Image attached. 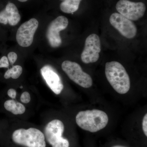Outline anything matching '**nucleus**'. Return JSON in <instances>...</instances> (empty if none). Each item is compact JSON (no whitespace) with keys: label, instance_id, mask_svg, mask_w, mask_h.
Masks as SVG:
<instances>
[{"label":"nucleus","instance_id":"obj_1","mask_svg":"<svg viewBox=\"0 0 147 147\" xmlns=\"http://www.w3.org/2000/svg\"><path fill=\"white\" fill-rule=\"evenodd\" d=\"M105 74L108 82L117 92L123 94L129 91L130 79L121 64L115 61L107 62L105 64Z\"/></svg>","mask_w":147,"mask_h":147},{"label":"nucleus","instance_id":"obj_2","mask_svg":"<svg viewBox=\"0 0 147 147\" xmlns=\"http://www.w3.org/2000/svg\"><path fill=\"white\" fill-rule=\"evenodd\" d=\"M108 121L107 114L104 111L96 109L80 111L76 117L78 126L91 132H97L105 128Z\"/></svg>","mask_w":147,"mask_h":147},{"label":"nucleus","instance_id":"obj_3","mask_svg":"<svg viewBox=\"0 0 147 147\" xmlns=\"http://www.w3.org/2000/svg\"><path fill=\"white\" fill-rule=\"evenodd\" d=\"M12 139L14 143L26 147H46L44 134L37 129H19L13 131Z\"/></svg>","mask_w":147,"mask_h":147},{"label":"nucleus","instance_id":"obj_4","mask_svg":"<svg viewBox=\"0 0 147 147\" xmlns=\"http://www.w3.org/2000/svg\"><path fill=\"white\" fill-rule=\"evenodd\" d=\"M64 125L61 121L55 119L51 121L44 129V136L52 147H69L67 139L62 137Z\"/></svg>","mask_w":147,"mask_h":147},{"label":"nucleus","instance_id":"obj_5","mask_svg":"<svg viewBox=\"0 0 147 147\" xmlns=\"http://www.w3.org/2000/svg\"><path fill=\"white\" fill-rule=\"evenodd\" d=\"M61 67L69 78L80 86L88 88L92 85L91 77L83 71L79 64L70 61H65L62 63Z\"/></svg>","mask_w":147,"mask_h":147},{"label":"nucleus","instance_id":"obj_6","mask_svg":"<svg viewBox=\"0 0 147 147\" xmlns=\"http://www.w3.org/2000/svg\"><path fill=\"white\" fill-rule=\"evenodd\" d=\"M116 8L119 13L131 21H137L142 18L146 11L144 3L129 0H120L116 4Z\"/></svg>","mask_w":147,"mask_h":147},{"label":"nucleus","instance_id":"obj_7","mask_svg":"<svg viewBox=\"0 0 147 147\" xmlns=\"http://www.w3.org/2000/svg\"><path fill=\"white\" fill-rule=\"evenodd\" d=\"M101 51L100 38L97 34L90 35L85 41V46L81 54V59L84 63H93L98 60Z\"/></svg>","mask_w":147,"mask_h":147},{"label":"nucleus","instance_id":"obj_8","mask_svg":"<svg viewBox=\"0 0 147 147\" xmlns=\"http://www.w3.org/2000/svg\"><path fill=\"white\" fill-rule=\"evenodd\" d=\"M68 23V19L66 17L60 16L49 24L46 32V37L51 47L56 48L61 45L60 32L67 28Z\"/></svg>","mask_w":147,"mask_h":147},{"label":"nucleus","instance_id":"obj_9","mask_svg":"<svg viewBox=\"0 0 147 147\" xmlns=\"http://www.w3.org/2000/svg\"><path fill=\"white\" fill-rule=\"evenodd\" d=\"M38 26V21L34 18L23 23L18 28L16 34V41L18 45L24 47L30 46Z\"/></svg>","mask_w":147,"mask_h":147},{"label":"nucleus","instance_id":"obj_10","mask_svg":"<svg viewBox=\"0 0 147 147\" xmlns=\"http://www.w3.org/2000/svg\"><path fill=\"white\" fill-rule=\"evenodd\" d=\"M109 21L111 25L126 38H132L136 36L137 28L135 24L120 13H113Z\"/></svg>","mask_w":147,"mask_h":147},{"label":"nucleus","instance_id":"obj_11","mask_svg":"<svg viewBox=\"0 0 147 147\" xmlns=\"http://www.w3.org/2000/svg\"><path fill=\"white\" fill-rule=\"evenodd\" d=\"M40 73L47 86L56 94H59L64 86L60 76L53 67L44 66L40 69Z\"/></svg>","mask_w":147,"mask_h":147},{"label":"nucleus","instance_id":"obj_12","mask_svg":"<svg viewBox=\"0 0 147 147\" xmlns=\"http://www.w3.org/2000/svg\"><path fill=\"white\" fill-rule=\"evenodd\" d=\"M21 18L18 8L12 3H8L5 8L0 11V24L15 26L19 23Z\"/></svg>","mask_w":147,"mask_h":147},{"label":"nucleus","instance_id":"obj_13","mask_svg":"<svg viewBox=\"0 0 147 147\" xmlns=\"http://www.w3.org/2000/svg\"><path fill=\"white\" fill-rule=\"evenodd\" d=\"M62 2L60 8L62 11L66 13H73L78 10L81 0H60Z\"/></svg>","mask_w":147,"mask_h":147},{"label":"nucleus","instance_id":"obj_14","mask_svg":"<svg viewBox=\"0 0 147 147\" xmlns=\"http://www.w3.org/2000/svg\"><path fill=\"white\" fill-rule=\"evenodd\" d=\"M23 72V68L20 65L13 66L11 68H9L6 71L4 77L5 79H9L11 77L13 79H17L20 77Z\"/></svg>","mask_w":147,"mask_h":147},{"label":"nucleus","instance_id":"obj_15","mask_svg":"<svg viewBox=\"0 0 147 147\" xmlns=\"http://www.w3.org/2000/svg\"><path fill=\"white\" fill-rule=\"evenodd\" d=\"M4 106L7 111L13 114L17 107V102L13 100H7L5 102Z\"/></svg>","mask_w":147,"mask_h":147},{"label":"nucleus","instance_id":"obj_16","mask_svg":"<svg viewBox=\"0 0 147 147\" xmlns=\"http://www.w3.org/2000/svg\"><path fill=\"white\" fill-rule=\"evenodd\" d=\"M26 111V108L24 105L19 102H17V107L13 115H22Z\"/></svg>","mask_w":147,"mask_h":147},{"label":"nucleus","instance_id":"obj_17","mask_svg":"<svg viewBox=\"0 0 147 147\" xmlns=\"http://www.w3.org/2000/svg\"><path fill=\"white\" fill-rule=\"evenodd\" d=\"M30 95L28 92H24L21 94V100L24 103H28L30 101Z\"/></svg>","mask_w":147,"mask_h":147},{"label":"nucleus","instance_id":"obj_18","mask_svg":"<svg viewBox=\"0 0 147 147\" xmlns=\"http://www.w3.org/2000/svg\"><path fill=\"white\" fill-rule=\"evenodd\" d=\"M9 61L8 58L6 56H3L0 59V68L9 69Z\"/></svg>","mask_w":147,"mask_h":147},{"label":"nucleus","instance_id":"obj_19","mask_svg":"<svg viewBox=\"0 0 147 147\" xmlns=\"http://www.w3.org/2000/svg\"><path fill=\"white\" fill-rule=\"evenodd\" d=\"M18 58L17 54L14 52H10L7 55L9 61L11 65H13L16 61Z\"/></svg>","mask_w":147,"mask_h":147},{"label":"nucleus","instance_id":"obj_20","mask_svg":"<svg viewBox=\"0 0 147 147\" xmlns=\"http://www.w3.org/2000/svg\"><path fill=\"white\" fill-rule=\"evenodd\" d=\"M142 129L146 137L147 136V114L145 115L142 121Z\"/></svg>","mask_w":147,"mask_h":147},{"label":"nucleus","instance_id":"obj_21","mask_svg":"<svg viewBox=\"0 0 147 147\" xmlns=\"http://www.w3.org/2000/svg\"><path fill=\"white\" fill-rule=\"evenodd\" d=\"M7 95L9 97L12 99L16 98V90L13 88L9 89L7 91Z\"/></svg>","mask_w":147,"mask_h":147},{"label":"nucleus","instance_id":"obj_22","mask_svg":"<svg viewBox=\"0 0 147 147\" xmlns=\"http://www.w3.org/2000/svg\"><path fill=\"white\" fill-rule=\"evenodd\" d=\"M18 1L21 2H25L27 1L28 0H17Z\"/></svg>","mask_w":147,"mask_h":147},{"label":"nucleus","instance_id":"obj_23","mask_svg":"<svg viewBox=\"0 0 147 147\" xmlns=\"http://www.w3.org/2000/svg\"><path fill=\"white\" fill-rule=\"evenodd\" d=\"M112 147H124L123 146H113Z\"/></svg>","mask_w":147,"mask_h":147},{"label":"nucleus","instance_id":"obj_24","mask_svg":"<svg viewBox=\"0 0 147 147\" xmlns=\"http://www.w3.org/2000/svg\"><path fill=\"white\" fill-rule=\"evenodd\" d=\"M20 88H21V89L23 88V87L22 86H20Z\"/></svg>","mask_w":147,"mask_h":147}]
</instances>
